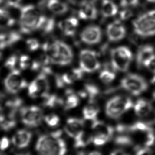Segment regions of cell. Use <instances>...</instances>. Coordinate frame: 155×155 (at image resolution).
I'll return each mask as SVG.
<instances>
[{"label":"cell","mask_w":155,"mask_h":155,"mask_svg":"<svg viewBox=\"0 0 155 155\" xmlns=\"http://www.w3.org/2000/svg\"><path fill=\"white\" fill-rule=\"evenodd\" d=\"M2 50L0 48V59H1V57L2 56Z\"/></svg>","instance_id":"obj_54"},{"label":"cell","mask_w":155,"mask_h":155,"mask_svg":"<svg viewBox=\"0 0 155 155\" xmlns=\"http://www.w3.org/2000/svg\"><path fill=\"white\" fill-rule=\"evenodd\" d=\"M126 132L136 136L140 147L149 148L155 143V134L153 129L147 123L138 122L129 126H126Z\"/></svg>","instance_id":"obj_4"},{"label":"cell","mask_w":155,"mask_h":155,"mask_svg":"<svg viewBox=\"0 0 155 155\" xmlns=\"http://www.w3.org/2000/svg\"><path fill=\"white\" fill-rule=\"evenodd\" d=\"M134 110L137 115L141 117H145L151 113L153 106L148 101L144 99H140L134 104Z\"/></svg>","instance_id":"obj_22"},{"label":"cell","mask_w":155,"mask_h":155,"mask_svg":"<svg viewBox=\"0 0 155 155\" xmlns=\"http://www.w3.org/2000/svg\"><path fill=\"white\" fill-rule=\"evenodd\" d=\"M88 155H102V154L98 151H92L89 153Z\"/></svg>","instance_id":"obj_49"},{"label":"cell","mask_w":155,"mask_h":155,"mask_svg":"<svg viewBox=\"0 0 155 155\" xmlns=\"http://www.w3.org/2000/svg\"><path fill=\"white\" fill-rule=\"evenodd\" d=\"M124 9L121 11L119 13L120 19L121 20H127L132 17V12L128 8H124Z\"/></svg>","instance_id":"obj_43"},{"label":"cell","mask_w":155,"mask_h":155,"mask_svg":"<svg viewBox=\"0 0 155 155\" xmlns=\"http://www.w3.org/2000/svg\"><path fill=\"white\" fill-rule=\"evenodd\" d=\"M135 155H152V154L148 149V148L140 147L137 150Z\"/></svg>","instance_id":"obj_46"},{"label":"cell","mask_w":155,"mask_h":155,"mask_svg":"<svg viewBox=\"0 0 155 155\" xmlns=\"http://www.w3.org/2000/svg\"><path fill=\"white\" fill-rule=\"evenodd\" d=\"M19 60L17 55H12L6 60L5 63V67L11 70L15 69V67L17 65V63L19 62Z\"/></svg>","instance_id":"obj_41"},{"label":"cell","mask_w":155,"mask_h":155,"mask_svg":"<svg viewBox=\"0 0 155 155\" xmlns=\"http://www.w3.org/2000/svg\"><path fill=\"white\" fill-rule=\"evenodd\" d=\"M102 32L101 28L97 25H91L85 28L80 34L82 42L89 45H96L101 42Z\"/></svg>","instance_id":"obj_12"},{"label":"cell","mask_w":155,"mask_h":155,"mask_svg":"<svg viewBox=\"0 0 155 155\" xmlns=\"http://www.w3.org/2000/svg\"><path fill=\"white\" fill-rule=\"evenodd\" d=\"M100 94L99 88L92 84H86L83 91L80 93L82 97H88L90 102H95V99Z\"/></svg>","instance_id":"obj_28"},{"label":"cell","mask_w":155,"mask_h":155,"mask_svg":"<svg viewBox=\"0 0 155 155\" xmlns=\"http://www.w3.org/2000/svg\"><path fill=\"white\" fill-rule=\"evenodd\" d=\"M155 55V49L150 45L140 46L137 51V64L139 67H145V64L149 59Z\"/></svg>","instance_id":"obj_18"},{"label":"cell","mask_w":155,"mask_h":155,"mask_svg":"<svg viewBox=\"0 0 155 155\" xmlns=\"http://www.w3.org/2000/svg\"><path fill=\"white\" fill-rule=\"evenodd\" d=\"M28 84L20 70H13L4 80V86L7 92L11 94H17L26 88Z\"/></svg>","instance_id":"obj_10"},{"label":"cell","mask_w":155,"mask_h":155,"mask_svg":"<svg viewBox=\"0 0 155 155\" xmlns=\"http://www.w3.org/2000/svg\"><path fill=\"white\" fill-rule=\"evenodd\" d=\"M26 46L30 52H35L40 47V43L35 38H29L26 40Z\"/></svg>","instance_id":"obj_39"},{"label":"cell","mask_w":155,"mask_h":155,"mask_svg":"<svg viewBox=\"0 0 155 155\" xmlns=\"http://www.w3.org/2000/svg\"><path fill=\"white\" fill-rule=\"evenodd\" d=\"M120 86L124 89L134 96L142 94L148 89L146 80L137 74H128L122 78Z\"/></svg>","instance_id":"obj_7"},{"label":"cell","mask_w":155,"mask_h":155,"mask_svg":"<svg viewBox=\"0 0 155 155\" xmlns=\"http://www.w3.org/2000/svg\"><path fill=\"white\" fill-rule=\"evenodd\" d=\"M153 98L155 99V90L154 91V92H153Z\"/></svg>","instance_id":"obj_55"},{"label":"cell","mask_w":155,"mask_h":155,"mask_svg":"<svg viewBox=\"0 0 155 155\" xmlns=\"http://www.w3.org/2000/svg\"><path fill=\"white\" fill-rule=\"evenodd\" d=\"M145 67L149 70L150 71L155 74V55L147 61L145 64Z\"/></svg>","instance_id":"obj_44"},{"label":"cell","mask_w":155,"mask_h":155,"mask_svg":"<svg viewBox=\"0 0 155 155\" xmlns=\"http://www.w3.org/2000/svg\"><path fill=\"white\" fill-rule=\"evenodd\" d=\"M133 29L137 36L146 38L155 35V10L143 13L133 21Z\"/></svg>","instance_id":"obj_3"},{"label":"cell","mask_w":155,"mask_h":155,"mask_svg":"<svg viewBox=\"0 0 155 155\" xmlns=\"http://www.w3.org/2000/svg\"><path fill=\"white\" fill-rule=\"evenodd\" d=\"M78 155H86V153H85L84 152H81L80 153H78Z\"/></svg>","instance_id":"obj_53"},{"label":"cell","mask_w":155,"mask_h":155,"mask_svg":"<svg viewBox=\"0 0 155 155\" xmlns=\"http://www.w3.org/2000/svg\"><path fill=\"white\" fill-rule=\"evenodd\" d=\"M10 146V141L7 137L4 136L0 139V150H5Z\"/></svg>","instance_id":"obj_45"},{"label":"cell","mask_w":155,"mask_h":155,"mask_svg":"<svg viewBox=\"0 0 155 155\" xmlns=\"http://www.w3.org/2000/svg\"><path fill=\"white\" fill-rule=\"evenodd\" d=\"M84 122L82 119L71 117L67 119L65 131L68 136L75 138L83 131Z\"/></svg>","instance_id":"obj_17"},{"label":"cell","mask_w":155,"mask_h":155,"mask_svg":"<svg viewBox=\"0 0 155 155\" xmlns=\"http://www.w3.org/2000/svg\"><path fill=\"white\" fill-rule=\"evenodd\" d=\"M61 135L58 130L40 136L36 144L37 151L41 155H65L67 148Z\"/></svg>","instance_id":"obj_1"},{"label":"cell","mask_w":155,"mask_h":155,"mask_svg":"<svg viewBox=\"0 0 155 155\" xmlns=\"http://www.w3.org/2000/svg\"><path fill=\"white\" fill-rule=\"evenodd\" d=\"M33 62L34 60H32L31 59L28 55H22L19 59V67L22 70H26L28 69H31Z\"/></svg>","instance_id":"obj_37"},{"label":"cell","mask_w":155,"mask_h":155,"mask_svg":"<svg viewBox=\"0 0 155 155\" xmlns=\"http://www.w3.org/2000/svg\"><path fill=\"white\" fill-rule=\"evenodd\" d=\"M78 26V19L74 17H69L58 23L59 29L68 37H73L75 35Z\"/></svg>","instance_id":"obj_16"},{"label":"cell","mask_w":155,"mask_h":155,"mask_svg":"<svg viewBox=\"0 0 155 155\" xmlns=\"http://www.w3.org/2000/svg\"><path fill=\"white\" fill-rule=\"evenodd\" d=\"M116 145L120 146H129L134 144V141L131 137L127 135L118 136L114 139Z\"/></svg>","instance_id":"obj_36"},{"label":"cell","mask_w":155,"mask_h":155,"mask_svg":"<svg viewBox=\"0 0 155 155\" xmlns=\"http://www.w3.org/2000/svg\"><path fill=\"white\" fill-rule=\"evenodd\" d=\"M50 86L47 75L41 72L28 86V94L31 98H44L49 95Z\"/></svg>","instance_id":"obj_9"},{"label":"cell","mask_w":155,"mask_h":155,"mask_svg":"<svg viewBox=\"0 0 155 155\" xmlns=\"http://www.w3.org/2000/svg\"><path fill=\"white\" fill-rule=\"evenodd\" d=\"M148 2L150 3H155V0H147Z\"/></svg>","instance_id":"obj_51"},{"label":"cell","mask_w":155,"mask_h":155,"mask_svg":"<svg viewBox=\"0 0 155 155\" xmlns=\"http://www.w3.org/2000/svg\"><path fill=\"white\" fill-rule=\"evenodd\" d=\"M32 138L31 132L25 130L18 131L12 138V142L15 146L20 149L28 146Z\"/></svg>","instance_id":"obj_19"},{"label":"cell","mask_w":155,"mask_h":155,"mask_svg":"<svg viewBox=\"0 0 155 155\" xmlns=\"http://www.w3.org/2000/svg\"><path fill=\"white\" fill-rule=\"evenodd\" d=\"M92 129L95 134H104L110 136L112 138L113 136L114 129L113 127L107 125L103 122L94 120L92 125Z\"/></svg>","instance_id":"obj_24"},{"label":"cell","mask_w":155,"mask_h":155,"mask_svg":"<svg viewBox=\"0 0 155 155\" xmlns=\"http://www.w3.org/2000/svg\"><path fill=\"white\" fill-rule=\"evenodd\" d=\"M55 26L56 23L54 18L46 17L44 15L38 30H40L45 35L51 34L54 31Z\"/></svg>","instance_id":"obj_27"},{"label":"cell","mask_w":155,"mask_h":155,"mask_svg":"<svg viewBox=\"0 0 155 155\" xmlns=\"http://www.w3.org/2000/svg\"><path fill=\"white\" fill-rule=\"evenodd\" d=\"M109 41L117 42L123 40L126 35V29L120 20H116L109 23L106 30Z\"/></svg>","instance_id":"obj_13"},{"label":"cell","mask_w":155,"mask_h":155,"mask_svg":"<svg viewBox=\"0 0 155 155\" xmlns=\"http://www.w3.org/2000/svg\"><path fill=\"white\" fill-rule=\"evenodd\" d=\"M5 95L2 92H0V112L3 109V104L5 105Z\"/></svg>","instance_id":"obj_47"},{"label":"cell","mask_w":155,"mask_h":155,"mask_svg":"<svg viewBox=\"0 0 155 155\" xmlns=\"http://www.w3.org/2000/svg\"><path fill=\"white\" fill-rule=\"evenodd\" d=\"M139 0H121L120 5L124 8L134 7L139 4Z\"/></svg>","instance_id":"obj_42"},{"label":"cell","mask_w":155,"mask_h":155,"mask_svg":"<svg viewBox=\"0 0 155 155\" xmlns=\"http://www.w3.org/2000/svg\"><path fill=\"white\" fill-rule=\"evenodd\" d=\"M99 113L98 106L95 102H90L89 104L84 107L83 113L84 119L87 120H95Z\"/></svg>","instance_id":"obj_29"},{"label":"cell","mask_w":155,"mask_h":155,"mask_svg":"<svg viewBox=\"0 0 155 155\" xmlns=\"http://www.w3.org/2000/svg\"><path fill=\"white\" fill-rule=\"evenodd\" d=\"M15 19L8 11L0 9V28L5 29L10 27L15 24Z\"/></svg>","instance_id":"obj_30"},{"label":"cell","mask_w":155,"mask_h":155,"mask_svg":"<svg viewBox=\"0 0 155 155\" xmlns=\"http://www.w3.org/2000/svg\"><path fill=\"white\" fill-rule=\"evenodd\" d=\"M80 67L86 73H93L101 68V63L98 56L95 51L84 49L79 54Z\"/></svg>","instance_id":"obj_8"},{"label":"cell","mask_w":155,"mask_h":155,"mask_svg":"<svg viewBox=\"0 0 155 155\" xmlns=\"http://www.w3.org/2000/svg\"><path fill=\"white\" fill-rule=\"evenodd\" d=\"M44 15L37 7L31 4L27 5L20 8V26L22 33L30 34L38 29Z\"/></svg>","instance_id":"obj_2"},{"label":"cell","mask_w":155,"mask_h":155,"mask_svg":"<svg viewBox=\"0 0 155 155\" xmlns=\"http://www.w3.org/2000/svg\"><path fill=\"white\" fill-rule=\"evenodd\" d=\"M66 94L67 96L64 105L65 110H69L76 107L80 102L77 95L71 90H67Z\"/></svg>","instance_id":"obj_32"},{"label":"cell","mask_w":155,"mask_h":155,"mask_svg":"<svg viewBox=\"0 0 155 155\" xmlns=\"http://www.w3.org/2000/svg\"><path fill=\"white\" fill-rule=\"evenodd\" d=\"M59 46V55L53 64L61 66L70 64L73 60V52L71 47L65 42L57 40Z\"/></svg>","instance_id":"obj_14"},{"label":"cell","mask_w":155,"mask_h":155,"mask_svg":"<svg viewBox=\"0 0 155 155\" xmlns=\"http://www.w3.org/2000/svg\"><path fill=\"white\" fill-rule=\"evenodd\" d=\"M116 78L115 72L109 69H104L100 73L99 78L104 84H110L115 80Z\"/></svg>","instance_id":"obj_35"},{"label":"cell","mask_w":155,"mask_h":155,"mask_svg":"<svg viewBox=\"0 0 155 155\" xmlns=\"http://www.w3.org/2000/svg\"><path fill=\"white\" fill-rule=\"evenodd\" d=\"M111 139L110 136L104 134H95L93 136L92 143L97 146H102L111 140Z\"/></svg>","instance_id":"obj_38"},{"label":"cell","mask_w":155,"mask_h":155,"mask_svg":"<svg viewBox=\"0 0 155 155\" xmlns=\"http://www.w3.org/2000/svg\"><path fill=\"white\" fill-rule=\"evenodd\" d=\"M151 82H152V84L155 85V76H154V77L153 78V79L151 80Z\"/></svg>","instance_id":"obj_50"},{"label":"cell","mask_w":155,"mask_h":155,"mask_svg":"<svg viewBox=\"0 0 155 155\" xmlns=\"http://www.w3.org/2000/svg\"><path fill=\"white\" fill-rule=\"evenodd\" d=\"M23 104V101L19 97H15L9 99L5 101L4 107H6L8 109L18 111L19 108L21 107Z\"/></svg>","instance_id":"obj_34"},{"label":"cell","mask_w":155,"mask_h":155,"mask_svg":"<svg viewBox=\"0 0 155 155\" xmlns=\"http://www.w3.org/2000/svg\"><path fill=\"white\" fill-rule=\"evenodd\" d=\"M17 155H31L30 153H20Z\"/></svg>","instance_id":"obj_52"},{"label":"cell","mask_w":155,"mask_h":155,"mask_svg":"<svg viewBox=\"0 0 155 155\" xmlns=\"http://www.w3.org/2000/svg\"><path fill=\"white\" fill-rule=\"evenodd\" d=\"M101 10L103 17L110 18L117 15L118 7L111 0H102Z\"/></svg>","instance_id":"obj_26"},{"label":"cell","mask_w":155,"mask_h":155,"mask_svg":"<svg viewBox=\"0 0 155 155\" xmlns=\"http://www.w3.org/2000/svg\"><path fill=\"white\" fill-rule=\"evenodd\" d=\"M21 39L20 34L17 32H11L0 34V48L2 50L11 46Z\"/></svg>","instance_id":"obj_21"},{"label":"cell","mask_w":155,"mask_h":155,"mask_svg":"<svg viewBox=\"0 0 155 155\" xmlns=\"http://www.w3.org/2000/svg\"><path fill=\"white\" fill-rule=\"evenodd\" d=\"M0 155H5V154H4V153H0Z\"/></svg>","instance_id":"obj_56"},{"label":"cell","mask_w":155,"mask_h":155,"mask_svg":"<svg viewBox=\"0 0 155 155\" xmlns=\"http://www.w3.org/2000/svg\"><path fill=\"white\" fill-rule=\"evenodd\" d=\"M47 7L49 10L57 15H64L69 10L68 5L61 0H48Z\"/></svg>","instance_id":"obj_23"},{"label":"cell","mask_w":155,"mask_h":155,"mask_svg":"<svg viewBox=\"0 0 155 155\" xmlns=\"http://www.w3.org/2000/svg\"><path fill=\"white\" fill-rule=\"evenodd\" d=\"M93 136H91L83 131L75 138L74 146L76 148H83L86 147L92 142Z\"/></svg>","instance_id":"obj_31"},{"label":"cell","mask_w":155,"mask_h":155,"mask_svg":"<svg viewBox=\"0 0 155 155\" xmlns=\"http://www.w3.org/2000/svg\"><path fill=\"white\" fill-rule=\"evenodd\" d=\"M111 155H129L122 150H116L111 153Z\"/></svg>","instance_id":"obj_48"},{"label":"cell","mask_w":155,"mask_h":155,"mask_svg":"<svg viewBox=\"0 0 155 155\" xmlns=\"http://www.w3.org/2000/svg\"><path fill=\"white\" fill-rule=\"evenodd\" d=\"M80 19L84 20H92L97 18L98 12L94 3L84 0L81 2L78 11Z\"/></svg>","instance_id":"obj_15"},{"label":"cell","mask_w":155,"mask_h":155,"mask_svg":"<svg viewBox=\"0 0 155 155\" xmlns=\"http://www.w3.org/2000/svg\"><path fill=\"white\" fill-rule=\"evenodd\" d=\"M45 121L49 126L54 127L58 125L60 119L59 117L55 114H49L45 117Z\"/></svg>","instance_id":"obj_40"},{"label":"cell","mask_w":155,"mask_h":155,"mask_svg":"<svg viewBox=\"0 0 155 155\" xmlns=\"http://www.w3.org/2000/svg\"><path fill=\"white\" fill-rule=\"evenodd\" d=\"M84 73V72L80 67L74 68L60 77L65 86L71 84L76 81L81 79L83 77Z\"/></svg>","instance_id":"obj_20"},{"label":"cell","mask_w":155,"mask_h":155,"mask_svg":"<svg viewBox=\"0 0 155 155\" xmlns=\"http://www.w3.org/2000/svg\"><path fill=\"white\" fill-rule=\"evenodd\" d=\"M64 105V101L56 95H48L44 98V105L45 107L56 108Z\"/></svg>","instance_id":"obj_33"},{"label":"cell","mask_w":155,"mask_h":155,"mask_svg":"<svg viewBox=\"0 0 155 155\" xmlns=\"http://www.w3.org/2000/svg\"><path fill=\"white\" fill-rule=\"evenodd\" d=\"M21 121L29 127H36L42 121L43 113L39 107L32 106L23 107L20 109Z\"/></svg>","instance_id":"obj_11"},{"label":"cell","mask_w":155,"mask_h":155,"mask_svg":"<svg viewBox=\"0 0 155 155\" xmlns=\"http://www.w3.org/2000/svg\"><path fill=\"white\" fill-rule=\"evenodd\" d=\"M42 48L44 53L47 55L53 64L59 55V46L57 40L51 43H45L42 45Z\"/></svg>","instance_id":"obj_25"},{"label":"cell","mask_w":155,"mask_h":155,"mask_svg":"<svg viewBox=\"0 0 155 155\" xmlns=\"http://www.w3.org/2000/svg\"><path fill=\"white\" fill-rule=\"evenodd\" d=\"M111 66L115 71H127L133 59L132 53L126 46L113 48L111 51Z\"/></svg>","instance_id":"obj_5"},{"label":"cell","mask_w":155,"mask_h":155,"mask_svg":"<svg viewBox=\"0 0 155 155\" xmlns=\"http://www.w3.org/2000/svg\"><path fill=\"white\" fill-rule=\"evenodd\" d=\"M132 106L133 103L130 98L124 96H116L107 102L105 106V113L110 118L117 119Z\"/></svg>","instance_id":"obj_6"}]
</instances>
